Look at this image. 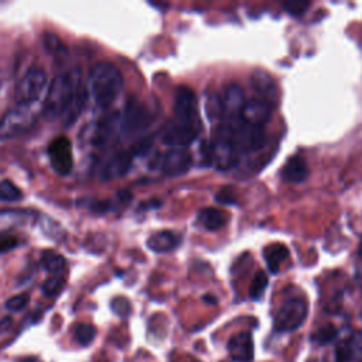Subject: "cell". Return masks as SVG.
I'll return each mask as SVG.
<instances>
[{
    "label": "cell",
    "instance_id": "obj_1",
    "mask_svg": "<svg viewBox=\"0 0 362 362\" xmlns=\"http://www.w3.org/2000/svg\"><path fill=\"white\" fill-rule=\"evenodd\" d=\"M86 103V90L78 69L61 72L54 76L47 88L42 115L48 120L61 119L64 126H71Z\"/></svg>",
    "mask_w": 362,
    "mask_h": 362
},
{
    "label": "cell",
    "instance_id": "obj_2",
    "mask_svg": "<svg viewBox=\"0 0 362 362\" xmlns=\"http://www.w3.org/2000/svg\"><path fill=\"white\" fill-rule=\"evenodd\" d=\"M89 89L99 109H109L123 89V76L116 65L107 61L98 62L89 74Z\"/></svg>",
    "mask_w": 362,
    "mask_h": 362
},
{
    "label": "cell",
    "instance_id": "obj_3",
    "mask_svg": "<svg viewBox=\"0 0 362 362\" xmlns=\"http://www.w3.org/2000/svg\"><path fill=\"white\" fill-rule=\"evenodd\" d=\"M219 134L223 136L239 154L260 150L266 143L264 130L259 126H253L245 122L243 119L223 124L219 130Z\"/></svg>",
    "mask_w": 362,
    "mask_h": 362
},
{
    "label": "cell",
    "instance_id": "obj_4",
    "mask_svg": "<svg viewBox=\"0 0 362 362\" xmlns=\"http://www.w3.org/2000/svg\"><path fill=\"white\" fill-rule=\"evenodd\" d=\"M35 105H14L0 117V139L10 140L25 134L37 122Z\"/></svg>",
    "mask_w": 362,
    "mask_h": 362
},
{
    "label": "cell",
    "instance_id": "obj_5",
    "mask_svg": "<svg viewBox=\"0 0 362 362\" xmlns=\"http://www.w3.org/2000/svg\"><path fill=\"white\" fill-rule=\"evenodd\" d=\"M151 120L153 117L147 106L136 98H129L119 117V132L127 139L141 136L150 127Z\"/></svg>",
    "mask_w": 362,
    "mask_h": 362
},
{
    "label": "cell",
    "instance_id": "obj_6",
    "mask_svg": "<svg viewBox=\"0 0 362 362\" xmlns=\"http://www.w3.org/2000/svg\"><path fill=\"white\" fill-rule=\"evenodd\" d=\"M48 85V78L44 69L30 68L17 81L14 88V102L16 105H35L38 99L45 95Z\"/></svg>",
    "mask_w": 362,
    "mask_h": 362
},
{
    "label": "cell",
    "instance_id": "obj_7",
    "mask_svg": "<svg viewBox=\"0 0 362 362\" xmlns=\"http://www.w3.org/2000/svg\"><path fill=\"white\" fill-rule=\"evenodd\" d=\"M307 313L308 307L304 300H286L274 317V329L279 332H287L300 328L307 318Z\"/></svg>",
    "mask_w": 362,
    "mask_h": 362
},
{
    "label": "cell",
    "instance_id": "obj_8",
    "mask_svg": "<svg viewBox=\"0 0 362 362\" xmlns=\"http://www.w3.org/2000/svg\"><path fill=\"white\" fill-rule=\"evenodd\" d=\"M116 127L119 129V116H106L86 126L83 139L90 148H103L112 140Z\"/></svg>",
    "mask_w": 362,
    "mask_h": 362
},
{
    "label": "cell",
    "instance_id": "obj_9",
    "mask_svg": "<svg viewBox=\"0 0 362 362\" xmlns=\"http://www.w3.org/2000/svg\"><path fill=\"white\" fill-rule=\"evenodd\" d=\"M47 154L49 158V164L57 174L68 175L72 171V167H74L72 144L66 137L61 136L51 140L47 147Z\"/></svg>",
    "mask_w": 362,
    "mask_h": 362
},
{
    "label": "cell",
    "instance_id": "obj_10",
    "mask_svg": "<svg viewBox=\"0 0 362 362\" xmlns=\"http://www.w3.org/2000/svg\"><path fill=\"white\" fill-rule=\"evenodd\" d=\"M201 127L197 124L181 123L178 120H171L163 130L161 140L171 148H185L189 146L199 133Z\"/></svg>",
    "mask_w": 362,
    "mask_h": 362
},
{
    "label": "cell",
    "instance_id": "obj_11",
    "mask_svg": "<svg viewBox=\"0 0 362 362\" xmlns=\"http://www.w3.org/2000/svg\"><path fill=\"white\" fill-rule=\"evenodd\" d=\"M239 161V153L232 147V144L221 134L209 144V164L221 171L233 168Z\"/></svg>",
    "mask_w": 362,
    "mask_h": 362
},
{
    "label": "cell",
    "instance_id": "obj_12",
    "mask_svg": "<svg viewBox=\"0 0 362 362\" xmlns=\"http://www.w3.org/2000/svg\"><path fill=\"white\" fill-rule=\"evenodd\" d=\"M175 120L188 124H199L197 113V99L194 92L187 86H180L174 99Z\"/></svg>",
    "mask_w": 362,
    "mask_h": 362
},
{
    "label": "cell",
    "instance_id": "obj_13",
    "mask_svg": "<svg viewBox=\"0 0 362 362\" xmlns=\"http://www.w3.org/2000/svg\"><path fill=\"white\" fill-rule=\"evenodd\" d=\"M158 161L160 168L165 175L178 177L189 170L192 164V156L187 148H170Z\"/></svg>",
    "mask_w": 362,
    "mask_h": 362
},
{
    "label": "cell",
    "instance_id": "obj_14",
    "mask_svg": "<svg viewBox=\"0 0 362 362\" xmlns=\"http://www.w3.org/2000/svg\"><path fill=\"white\" fill-rule=\"evenodd\" d=\"M134 158V153L132 151H117L100 168V180L102 181H112L126 175L132 167Z\"/></svg>",
    "mask_w": 362,
    "mask_h": 362
},
{
    "label": "cell",
    "instance_id": "obj_15",
    "mask_svg": "<svg viewBox=\"0 0 362 362\" xmlns=\"http://www.w3.org/2000/svg\"><path fill=\"white\" fill-rule=\"evenodd\" d=\"M35 219V212L23 208L0 209V235H8Z\"/></svg>",
    "mask_w": 362,
    "mask_h": 362
},
{
    "label": "cell",
    "instance_id": "obj_16",
    "mask_svg": "<svg viewBox=\"0 0 362 362\" xmlns=\"http://www.w3.org/2000/svg\"><path fill=\"white\" fill-rule=\"evenodd\" d=\"M245 103L246 99L242 88L238 85H229L222 98L223 116L228 119V123L242 119V110Z\"/></svg>",
    "mask_w": 362,
    "mask_h": 362
},
{
    "label": "cell",
    "instance_id": "obj_17",
    "mask_svg": "<svg viewBox=\"0 0 362 362\" xmlns=\"http://www.w3.org/2000/svg\"><path fill=\"white\" fill-rule=\"evenodd\" d=\"M229 356L236 362H252L255 345L249 332H238L228 341Z\"/></svg>",
    "mask_w": 362,
    "mask_h": 362
},
{
    "label": "cell",
    "instance_id": "obj_18",
    "mask_svg": "<svg viewBox=\"0 0 362 362\" xmlns=\"http://www.w3.org/2000/svg\"><path fill=\"white\" fill-rule=\"evenodd\" d=\"M272 116V105L267 102L256 98L246 100L243 110H242V119L253 126L262 127L270 120Z\"/></svg>",
    "mask_w": 362,
    "mask_h": 362
},
{
    "label": "cell",
    "instance_id": "obj_19",
    "mask_svg": "<svg viewBox=\"0 0 362 362\" xmlns=\"http://www.w3.org/2000/svg\"><path fill=\"white\" fill-rule=\"evenodd\" d=\"M252 86L259 95V99L267 102L269 105L274 103L277 100V86L273 81V78L263 69H256L252 74Z\"/></svg>",
    "mask_w": 362,
    "mask_h": 362
},
{
    "label": "cell",
    "instance_id": "obj_20",
    "mask_svg": "<svg viewBox=\"0 0 362 362\" xmlns=\"http://www.w3.org/2000/svg\"><path fill=\"white\" fill-rule=\"evenodd\" d=\"M308 174H310V170L304 157L294 156L283 165L280 171V178L284 182L298 184V182H303L308 177Z\"/></svg>",
    "mask_w": 362,
    "mask_h": 362
},
{
    "label": "cell",
    "instance_id": "obj_21",
    "mask_svg": "<svg viewBox=\"0 0 362 362\" xmlns=\"http://www.w3.org/2000/svg\"><path fill=\"white\" fill-rule=\"evenodd\" d=\"M362 355V331L352 334L348 339L339 342L335 349L337 362H351Z\"/></svg>",
    "mask_w": 362,
    "mask_h": 362
},
{
    "label": "cell",
    "instance_id": "obj_22",
    "mask_svg": "<svg viewBox=\"0 0 362 362\" xmlns=\"http://www.w3.org/2000/svg\"><path fill=\"white\" fill-rule=\"evenodd\" d=\"M180 245V238L171 230H160L147 239V247L154 253H167Z\"/></svg>",
    "mask_w": 362,
    "mask_h": 362
},
{
    "label": "cell",
    "instance_id": "obj_23",
    "mask_svg": "<svg viewBox=\"0 0 362 362\" xmlns=\"http://www.w3.org/2000/svg\"><path fill=\"white\" fill-rule=\"evenodd\" d=\"M197 219L198 222L208 230H218L221 228H223L228 222V214L218 209V208H214V206H209V208H204L198 212L197 215Z\"/></svg>",
    "mask_w": 362,
    "mask_h": 362
},
{
    "label": "cell",
    "instance_id": "obj_24",
    "mask_svg": "<svg viewBox=\"0 0 362 362\" xmlns=\"http://www.w3.org/2000/svg\"><path fill=\"white\" fill-rule=\"evenodd\" d=\"M267 267L272 273H277L280 266L284 263V260L288 257V249L281 243L270 245L263 252Z\"/></svg>",
    "mask_w": 362,
    "mask_h": 362
},
{
    "label": "cell",
    "instance_id": "obj_25",
    "mask_svg": "<svg viewBox=\"0 0 362 362\" xmlns=\"http://www.w3.org/2000/svg\"><path fill=\"white\" fill-rule=\"evenodd\" d=\"M40 263L42 266V269L51 274H61L65 267H66V260L65 257L55 252V250H44L40 256Z\"/></svg>",
    "mask_w": 362,
    "mask_h": 362
},
{
    "label": "cell",
    "instance_id": "obj_26",
    "mask_svg": "<svg viewBox=\"0 0 362 362\" xmlns=\"http://www.w3.org/2000/svg\"><path fill=\"white\" fill-rule=\"evenodd\" d=\"M38 222H40V228H41V232L48 236L49 239L55 240V242H62L65 239V230L62 229V226L54 221L52 218L47 216V215H42L38 218Z\"/></svg>",
    "mask_w": 362,
    "mask_h": 362
},
{
    "label": "cell",
    "instance_id": "obj_27",
    "mask_svg": "<svg viewBox=\"0 0 362 362\" xmlns=\"http://www.w3.org/2000/svg\"><path fill=\"white\" fill-rule=\"evenodd\" d=\"M23 198V191L10 180L0 181V201L17 202Z\"/></svg>",
    "mask_w": 362,
    "mask_h": 362
},
{
    "label": "cell",
    "instance_id": "obj_28",
    "mask_svg": "<svg viewBox=\"0 0 362 362\" xmlns=\"http://www.w3.org/2000/svg\"><path fill=\"white\" fill-rule=\"evenodd\" d=\"M337 337H338V329L332 324H325L311 335V341L317 345H327L335 341Z\"/></svg>",
    "mask_w": 362,
    "mask_h": 362
},
{
    "label": "cell",
    "instance_id": "obj_29",
    "mask_svg": "<svg viewBox=\"0 0 362 362\" xmlns=\"http://www.w3.org/2000/svg\"><path fill=\"white\" fill-rule=\"evenodd\" d=\"M65 286V277L62 274H51L41 286V291L47 297L57 296Z\"/></svg>",
    "mask_w": 362,
    "mask_h": 362
},
{
    "label": "cell",
    "instance_id": "obj_30",
    "mask_svg": "<svg viewBox=\"0 0 362 362\" xmlns=\"http://www.w3.org/2000/svg\"><path fill=\"white\" fill-rule=\"evenodd\" d=\"M205 107H206V115L211 120H216V119H221L223 116L222 98L219 95L214 93V92L206 96Z\"/></svg>",
    "mask_w": 362,
    "mask_h": 362
},
{
    "label": "cell",
    "instance_id": "obj_31",
    "mask_svg": "<svg viewBox=\"0 0 362 362\" xmlns=\"http://www.w3.org/2000/svg\"><path fill=\"white\" fill-rule=\"evenodd\" d=\"M95 335H96V328L92 324L82 322L75 328V339L81 345L90 344L95 339Z\"/></svg>",
    "mask_w": 362,
    "mask_h": 362
},
{
    "label": "cell",
    "instance_id": "obj_32",
    "mask_svg": "<svg viewBox=\"0 0 362 362\" xmlns=\"http://www.w3.org/2000/svg\"><path fill=\"white\" fill-rule=\"evenodd\" d=\"M267 287V276L264 272H257L252 284H250V288H249V297L252 300H259L264 290Z\"/></svg>",
    "mask_w": 362,
    "mask_h": 362
},
{
    "label": "cell",
    "instance_id": "obj_33",
    "mask_svg": "<svg viewBox=\"0 0 362 362\" xmlns=\"http://www.w3.org/2000/svg\"><path fill=\"white\" fill-rule=\"evenodd\" d=\"M30 303V296L27 293H21V294H16L13 297H10L7 301H6V308L8 311H13V313H17V311H21L24 310Z\"/></svg>",
    "mask_w": 362,
    "mask_h": 362
},
{
    "label": "cell",
    "instance_id": "obj_34",
    "mask_svg": "<svg viewBox=\"0 0 362 362\" xmlns=\"http://www.w3.org/2000/svg\"><path fill=\"white\" fill-rule=\"evenodd\" d=\"M44 44H45V47H47V49H48L49 52H54V54H57V55H59L61 51L65 52L64 44H62V42L59 41V38H58L55 34H52V33L44 34Z\"/></svg>",
    "mask_w": 362,
    "mask_h": 362
},
{
    "label": "cell",
    "instance_id": "obj_35",
    "mask_svg": "<svg viewBox=\"0 0 362 362\" xmlns=\"http://www.w3.org/2000/svg\"><path fill=\"white\" fill-rule=\"evenodd\" d=\"M112 310L119 317H127L132 311V307H130V303H129L127 298L116 297V298L112 300Z\"/></svg>",
    "mask_w": 362,
    "mask_h": 362
},
{
    "label": "cell",
    "instance_id": "obj_36",
    "mask_svg": "<svg viewBox=\"0 0 362 362\" xmlns=\"http://www.w3.org/2000/svg\"><path fill=\"white\" fill-rule=\"evenodd\" d=\"M216 202H221V204H225V205H232V204H236V197H235V192L230 187H223L215 197Z\"/></svg>",
    "mask_w": 362,
    "mask_h": 362
},
{
    "label": "cell",
    "instance_id": "obj_37",
    "mask_svg": "<svg viewBox=\"0 0 362 362\" xmlns=\"http://www.w3.org/2000/svg\"><path fill=\"white\" fill-rule=\"evenodd\" d=\"M20 240L13 235H0V253H6L18 246Z\"/></svg>",
    "mask_w": 362,
    "mask_h": 362
},
{
    "label": "cell",
    "instance_id": "obj_38",
    "mask_svg": "<svg viewBox=\"0 0 362 362\" xmlns=\"http://www.w3.org/2000/svg\"><path fill=\"white\" fill-rule=\"evenodd\" d=\"M308 6L310 3H288V4H284V10L291 16H300V14H304Z\"/></svg>",
    "mask_w": 362,
    "mask_h": 362
},
{
    "label": "cell",
    "instance_id": "obj_39",
    "mask_svg": "<svg viewBox=\"0 0 362 362\" xmlns=\"http://www.w3.org/2000/svg\"><path fill=\"white\" fill-rule=\"evenodd\" d=\"M11 324H13L11 317H8V315H7V317H3V318L0 320V334L8 331V329L11 328Z\"/></svg>",
    "mask_w": 362,
    "mask_h": 362
},
{
    "label": "cell",
    "instance_id": "obj_40",
    "mask_svg": "<svg viewBox=\"0 0 362 362\" xmlns=\"http://www.w3.org/2000/svg\"><path fill=\"white\" fill-rule=\"evenodd\" d=\"M307 362H327V361L322 359V358H311V359H308Z\"/></svg>",
    "mask_w": 362,
    "mask_h": 362
},
{
    "label": "cell",
    "instance_id": "obj_41",
    "mask_svg": "<svg viewBox=\"0 0 362 362\" xmlns=\"http://www.w3.org/2000/svg\"><path fill=\"white\" fill-rule=\"evenodd\" d=\"M359 255H362V239H361V243H359Z\"/></svg>",
    "mask_w": 362,
    "mask_h": 362
},
{
    "label": "cell",
    "instance_id": "obj_42",
    "mask_svg": "<svg viewBox=\"0 0 362 362\" xmlns=\"http://www.w3.org/2000/svg\"><path fill=\"white\" fill-rule=\"evenodd\" d=\"M1 85H3V81H1V78H0V89H1Z\"/></svg>",
    "mask_w": 362,
    "mask_h": 362
},
{
    "label": "cell",
    "instance_id": "obj_43",
    "mask_svg": "<svg viewBox=\"0 0 362 362\" xmlns=\"http://www.w3.org/2000/svg\"><path fill=\"white\" fill-rule=\"evenodd\" d=\"M192 362H201V361H192Z\"/></svg>",
    "mask_w": 362,
    "mask_h": 362
},
{
    "label": "cell",
    "instance_id": "obj_44",
    "mask_svg": "<svg viewBox=\"0 0 362 362\" xmlns=\"http://www.w3.org/2000/svg\"><path fill=\"white\" fill-rule=\"evenodd\" d=\"M359 362H362V358H361V359H359Z\"/></svg>",
    "mask_w": 362,
    "mask_h": 362
}]
</instances>
